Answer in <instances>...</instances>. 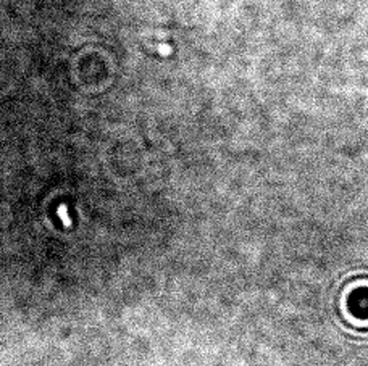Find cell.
<instances>
[{"mask_svg": "<svg viewBox=\"0 0 368 366\" xmlns=\"http://www.w3.org/2000/svg\"><path fill=\"white\" fill-rule=\"evenodd\" d=\"M355 310H368V295L365 297H355Z\"/></svg>", "mask_w": 368, "mask_h": 366, "instance_id": "cell-1", "label": "cell"}]
</instances>
